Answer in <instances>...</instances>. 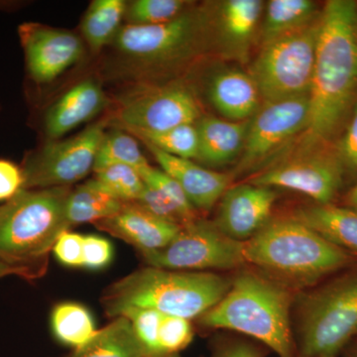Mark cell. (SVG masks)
Here are the masks:
<instances>
[{
  "label": "cell",
  "instance_id": "8992f818",
  "mask_svg": "<svg viewBox=\"0 0 357 357\" xmlns=\"http://www.w3.org/2000/svg\"><path fill=\"white\" fill-rule=\"evenodd\" d=\"M297 357L340 356L357 337V262L296 294Z\"/></svg>",
  "mask_w": 357,
  "mask_h": 357
},
{
  "label": "cell",
  "instance_id": "30bf717a",
  "mask_svg": "<svg viewBox=\"0 0 357 357\" xmlns=\"http://www.w3.org/2000/svg\"><path fill=\"white\" fill-rule=\"evenodd\" d=\"M105 130V122H98L70 139L50 140L28 154L21 166L24 189L70 187L86 177L93 171Z\"/></svg>",
  "mask_w": 357,
  "mask_h": 357
},
{
  "label": "cell",
  "instance_id": "d4e9b609",
  "mask_svg": "<svg viewBox=\"0 0 357 357\" xmlns=\"http://www.w3.org/2000/svg\"><path fill=\"white\" fill-rule=\"evenodd\" d=\"M123 204L102 189L93 178L70 190L66 204V215L70 227L96 223L114 217L121 210Z\"/></svg>",
  "mask_w": 357,
  "mask_h": 357
},
{
  "label": "cell",
  "instance_id": "836d02e7",
  "mask_svg": "<svg viewBox=\"0 0 357 357\" xmlns=\"http://www.w3.org/2000/svg\"><path fill=\"white\" fill-rule=\"evenodd\" d=\"M194 338L190 319L164 314L158 335V354H175L187 349Z\"/></svg>",
  "mask_w": 357,
  "mask_h": 357
},
{
  "label": "cell",
  "instance_id": "4fadbf2b",
  "mask_svg": "<svg viewBox=\"0 0 357 357\" xmlns=\"http://www.w3.org/2000/svg\"><path fill=\"white\" fill-rule=\"evenodd\" d=\"M310 114L309 96L263 102L248 121L243 154L236 175L262 168L307 128Z\"/></svg>",
  "mask_w": 357,
  "mask_h": 357
},
{
  "label": "cell",
  "instance_id": "74e56055",
  "mask_svg": "<svg viewBox=\"0 0 357 357\" xmlns=\"http://www.w3.org/2000/svg\"><path fill=\"white\" fill-rule=\"evenodd\" d=\"M114 249L107 238L88 234L84 238L83 268L100 270L112 262Z\"/></svg>",
  "mask_w": 357,
  "mask_h": 357
},
{
  "label": "cell",
  "instance_id": "52a82bcc",
  "mask_svg": "<svg viewBox=\"0 0 357 357\" xmlns=\"http://www.w3.org/2000/svg\"><path fill=\"white\" fill-rule=\"evenodd\" d=\"M319 23L321 16L304 29L262 45L248 70L262 102L309 96Z\"/></svg>",
  "mask_w": 357,
  "mask_h": 357
},
{
  "label": "cell",
  "instance_id": "4dcf8cb0",
  "mask_svg": "<svg viewBox=\"0 0 357 357\" xmlns=\"http://www.w3.org/2000/svg\"><path fill=\"white\" fill-rule=\"evenodd\" d=\"M95 173L100 187L123 203L135 201L144 189L140 174L129 166L112 165Z\"/></svg>",
  "mask_w": 357,
  "mask_h": 357
},
{
  "label": "cell",
  "instance_id": "7c38bea8",
  "mask_svg": "<svg viewBox=\"0 0 357 357\" xmlns=\"http://www.w3.org/2000/svg\"><path fill=\"white\" fill-rule=\"evenodd\" d=\"M201 114L194 91L184 84L172 83L131 91L121 100L117 119L128 132L156 133L197 123Z\"/></svg>",
  "mask_w": 357,
  "mask_h": 357
},
{
  "label": "cell",
  "instance_id": "f35d334b",
  "mask_svg": "<svg viewBox=\"0 0 357 357\" xmlns=\"http://www.w3.org/2000/svg\"><path fill=\"white\" fill-rule=\"evenodd\" d=\"M24 189L22 168L13 161L0 159V203L9 201Z\"/></svg>",
  "mask_w": 357,
  "mask_h": 357
},
{
  "label": "cell",
  "instance_id": "ba28073f",
  "mask_svg": "<svg viewBox=\"0 0 357 357\" xmlns=\"http://www.w3.org/2000/svg\"><path fill=\"white\" fill-rule=\"evenodd\" d=\"M208 40L210 6H206L163 24L123 26L114 42L126 57L160 68L194 57Z\"/></svg>",
  "mask_w": 357,
  "mask_h": 357
},
{
  "label": "cell",
  "instance_id": "1f68e13d",
  "mask_svg": "<svg viewBox=\"0 0 357 357\" xmlns=\"http://www.w3.org/2000/svg\"><path fill=\"white\" fill-rule=\"evenodd\" d=\"M139 174L141 178L146 184L153 185L160 192H163L167 198L177 206L178 210L184 217L187 225L201 218L199 215L198 211L192 206L191 202L185 196V192L183 191L180 184L175 178L164 172L162 169L154 168V167L149 165L144 170L141 171Z\"/></svg>",
  "mask_w": 357,
  "mask_h": 357
},
{
  "label": "cell",
  "instance_id": "d590c367",
  "mask_svg": "<svg viewBox=\"0 0 357 357\" xmlns=\"http://www.w3.org/2000/svg\"><path fill=\"white\" fill-rule=\"evenodd\" d=\"M132 203L137 204L143 210L164 222L173 223V225H178L181 227L187 225L177 206L167 198L163 192L146 183H145L144 189L141 192L140 196Z\"/></svg>",
  "mask_w": 357,
  "mask_h": 357
},
{
  "label": "cell",
  "instance_id": "6da1fadb",
  "mask_svg": "<svg viewBox=\"0 0 357 357\" xmlns=\"http://www.w3.org/2000/svg\"><path fill=\"white\" fill-rule=\"evenodd\" d=\"M357 98V2L321 8L307 128L297 154L333 144Z\"/></svg>",
  "mask_w": 357,
  "mask_h": 357
},
{
  "label": "cell",
  "instance_id": "ffe728a7",
  "mask_svg": "<svg viewBox=\"0 0 357 357\" xmlns=\"http://www.w3.org/2000/svg\"><path fill=\"white\" fill-rule=\"evenodd\" d=\"M206 91L211 105L227 121H248L261 105L255 81L243 70H218L208 79Z\"/></svg>",
  "mask_w": 357,
  "mask_h": 357
},
{
  "label": "cell",
  "instance_id": "9c48e42d",
  "mask_svg": "<svg viewBox=\"0 0 357 357\" xmlns=\"http://www.w3.org/2000/svg\"><path fill=\"white\" fill-rule=\"evenodd\" d=\"M141 256L148 266L177 271H225L246 266L244 243L225 236L213 220L202 218L183 227L165 248Z\"/></svg>",
  "mask_w": 357,
  "mask_h": 357
},
{
  "label": "cell",
  "instance_id": "b9f144b4",
  "mask_svg": "<svg viewBox=\"0 0 357 357\" xmlns=\"http://www.w3.org/2000/svg\"><path fill=\"white\" fill-rule=\"evenodd\" d=\"M342 206L357 211V181L349 188V191L345 192L342 198Z\"/></svg>",
  "mask_w": 357,
  "mask_h": 357
},
{
  "label": "cell",
  "instance_id": "277c9868",
  "mask_svg": "<svg viewBox=\"0 0 357 357\" xmlns=\"http://www.w3.org/2000/svg\"><path fill=\"white\" fill-rule=\"evenodd\" d=\"M230 285L231 279L215 272L148 266L109 285L103 291L102 305L112 319L128 307H145L191 321L215 307Z\"/></svg>",
  "mask_w": 357,
  "mask_h": 357
},
{
  "label": "cell",
  "instance_id": "2e32d148",
  "mask_svg": "<svg viewBox=\"0 0 357 357\" xmlns=\"http://www.w3.org/2000/svg\"><path fill=\"white\" fill-rule=\"evenodd\" d=\"M277 192L270 188L243 183L230 185L218 202L213 223L225 236L246 243L270 220Z\"/></svg>",
  "mask_w": 357,
  "mask_h": 357
},
{
  "label": "cell",
  "instance_id": "484cf974",
  "mask_svg": "<svg viewBox=\"0 0 357 357\" xmlns=\"http://www.w3.org/2000/svg\"><path fill=\"white\" fill-rule=\"evenodd\" d=\"M124 0H95L89 6L82 21V33L93 53L114 40L121 21L126 17Z\"/></svg>",
  "mask_w": 357,
  "mask_h": 357
},
{
  "label": "cell",
  "instance_id": "ee69618b",
  "mask_svg": "<svg viewBox=\"0 0 357 357\" xmlns=\"http://www.w3.org/2000/svg\"><path fill=\"white\" fill-rule=\"evenodd\" d=\"M146 357H182L180 354H156V356H148Z\"/></svg>",
  "mask_w": 357,
  "mask_h": 357
},
{
  "label": "cell",
  "instance_id": "f546056e",
  "mask_svg": "<svg viewBox=\"0 0 357 357\" xmlns=\"http://www.w3.org/2000/svg\"><path fill=\"white\" fill-rule=\"evenodd\" d=\"M185 0H135L126 7L128 25H157L169 22L189 10Z\"/></svg>",
  "mask_w": 357,
  "mask_h": 357
},
{
  "label": "cell",
  "instance_id": "44dd1931",
  "mask_svg": "<svg viewBox=\"0 0 357 357\" xmlns=\"http://www.w3.org/2000/svg\"><path fill=\"white\" fill-rule=\"evenodd\" d=\"M199 150L197 160L206 165L222 167L241 156L248 132V121H230L202 116L197 121Z\"/></svg>",
  "mask_w": 357,
  "mask_h": 357
},
{
  "label": "cell",
  "instance_id": "60d3db41",
  "mask_svg": "<svg viewBox=\"0 0 357 357\" xmlns=\"http://www.w3.org/2000/svg\"><path fill=\"white\" fill-rule=\"evenodd\" d=\"M11 275L20 276L21 278L26 279V280H34L32 275L26 270L10 266V265L6 264V263L0 260V279L3 278V277L11 276Z\"/></svg>",
  "mask_w": 357,
  "mask_h": 357
},
{
  "label": "cell",
  "instance_id": "7a4b0ae2",
  "mask_svg": "<svg viewBox=\"0 0 357 357\" xmlns=\"http://www.w3.org/2000/svg\"><path fill=\"white\" fill-rule=\"evenodd\" d=\"M246 265L295 292L318 285L357 262L295 218H275L244 243Z\"/></svg>",
  "mask_w": 357,
  "mask_h": 357
},
{
  "label": "cell",
  "instance_id": "f6af8a7d",
  "mask_svg": "<svg viewBox=\"0 0 357 357\" xmlns=\"http://www.w3.org/2000/svg\"><path fill=\"white\" fill-rule=\"evenodd\" d=\"M328 357H338V356H328Z\"/></svg>",
  "mask_w": 357,
  "mask_h": 357
},
{
  "label": "cell",
  "instance_id": "5bb4252c",
  "mask_svg": "<svg viewBox=\"0 0 357 357\" xmlns=\"http://www.w3.org/2000/svg\"><path fill=\"white\" fill-rule=\"evenodd\" d=\"M18 35L28 79L35 84L51 83L84 55L82 40L67 30L25 22L18 27Z\"/></svg>",
  "mask_w": 357,
  "mask_h": 357
},
{
  "label": "cell",
  "instance_id": "e0dca14e",
  "mask_svg": "<svg viewBox=\"0 0 357 357\" xmlns=\"http://www.w3.org/2000/svg\"><path fill=\"white\" fill-rule=\"evenodd\" d=\"M93 225L102 231L131 244L140 253L165 248L182 229L154 217L132 202L124 203L114 217Z\"/></svg>",
  "mask_w": 357,
  "mask_h": 357
},
{
  "label": "cell",
  "instance_id": "4316f807",
  "mask_svg": "<svg viewBox=\"0 0 357 357\" xmlns=\"http://www.w3.org/2000/svg\"><path fill=\"white\" fill-rule=\"evenodd\" d=\"M51 328L59 342L73 349L83 347L98 331L91 312L74 302L56 305L51 314Z\"/></svg>",
  "mask_w": 357,
  "mask_h": 357
},
{
  "label": "cell",
  "instance_id": "ab89813d",
  "mask_svg": "<svg viewBox=\"0 0 357 357\" xmlns=\"http://www.w3.org/2000/svg\"><path fill=\"white\" fill-rule=\"evenodd\" d=\"M215 357H264L262 347L246 340H231L215 351Z\"/></svg>",
  "mask_w": 357,
  "mask_h": 357
},
{
  "label": "cell",
  "instance_id": "5b68a950",
  "mask_svg": "<svg viewBox=\"0 0 357 357\" xmlns=\"http://www.w3.org/2000/svg\"><path fill=\"white\" fill-rule=\"evenodd\" d=\"M70 187L21 190L0 204V260L43 276L56 241L70 225L66 204Z\"/></svg>",
  "mask_w": 357,
  "mask_h": 357
},
{
  "label": "cell",
  "instance_id": "f1b7e54d",
  "mask_svg": "<svg viewBox=\"0 0 357 357\" xmlns=\"http://www.w3.org/2000/svg\"><path fill=\"white\" fill-rule=\"evenodd\" d=\"M146 144L178 158L197 159L199 150L196 123L184 124L162 132H130Z\"/></svg>",
  "mask_w": 357,
  "mask_h": 357
},
{
  "label": "cell",
  "instance_id": "8fae6325",
  "mask_svg": "<svg viewBox=\"0 0 357 357\" xmlns=\"http://www.w3.org/2000/svg\"><path fill=\"white\" fill-rule=\"evenodd\" d=\"M248 182L301 192L316 204H333L344 188L345 175L335 146L331 144L268 166Z\"/></svg>",
  "mask_w": 357,
  "mask_h": 357
},
{
  "label": "cell",
  "instance_id": "d6a6232c",
  "mask_svg": "<svg viewBox=\"0 0 357 357\" xmlns=\"http://www.w3.org/2000/svg\"><path fill=\"white\" fill-rule=\"evenodd\" d=\"M164 314L145 307H128L117 317H126L130 321L137 337L148 356L158 354V335Z\"/></svg>",
  "mask_w": 357,
  "mask_h": 357
},
{
  "label": "cell",
  "instance_id": "8d00e7d4",
  "mask_svg": "<svg viewBox=\"0 0 357 357\" xmlns=\"http://www.w3.org/2000/svg\"><path fill=\"white\" fill-rule=\"evenodd\" d=\"M83 234L66 230L61 234L53 248V252L61 264L67 267H83Z\"/></svg>",
  "mask_w": 357,
  "mask_h": 357
},
{
  "label": "cell",
  "instance_id": "7bdbcfd3",
  "mask_svg": "<svg viewBox=\"0 0 357 357\" xmlns=\"http://www.w3.org/2000/svg\"><path fill=\"white\" fill-rule=\"evenodd\" d=\"M342 357H357V337L347 345V347L340 354Z\"/></svg>",
  "mask_w": 357,
  "mask_h": 357
},
{
  "label": "cell",
  "instance_id": "e575fe53",
  "mask_svg": "<svg viewBox=\"0 0 357 357\" xmlns=\"http://www.w3.org/2000/svg\"><path fill=\"white\" fill-rule=\"evenodd\" d=\"M338 159L344 168L345 181H357V98L349 117L333 143Z\"/></svg>",
  "mask_w": 357,
  "mask_h": 357
},
{
  "label": "cell",
  "instance_id": "d6986e66",
  "mask_svg": "<svg viewBox=\"0 0 357 357\" xmlns=\"http://www.w3.org/2000/svg\"><path fill=\"white\" fill-rule=\"evenodd\" d=\"M107 103V96L100 84L93 79L81 82L47 110L45 133L51 140L58 139L84 122L91 121L105 109Z\"/></svg>",
  "mask_w": 357,
  "mask_h": 357
},
{
  "label": "cell",
  "instance_id": "603a6c76",
  "mask_svg": "<svg viewBox=\"0 0 357 357\" xmlns=\"http://www.w3.org/2000/svg\"><path fill=\"white\" fill-rule=\"evenodd\" d=\"M321 9L312 0H270L265 4L260 44L265 45L307 27L319 20Z\"/></svg>",
  "mask_w": 357,
  "mask_h": 357
},
{
  "label": "cell",
  "instance_id": "3957f363",
  "mask_svg": "<svg viewBox=\"0 0 357 357\" xmlns=\"http://www.w3.org/2000/svg\"><path fill=\"white\" fill-rule=\"evenodd\" d=\"M296 292L256 269H243L229 292L199 319L204 328L234 331L279 357H297L292 326Z\"/></svg>",
  "mask_w": 357,
  "mask_h": 357
},
{
  "label": "cell",
  "instance_id": "9a60e30c",
  "mask_svg": "<svg viewBox=\"0 0 357 357\" xmlns=\"http://www.w3.org/2000/svg\"><path fill=\"white\" fill-rule=\"evenodd\" d=\"M210 6L211 39L222 57L248 62L259 35L265 2L225 0Z\"/></svg>",
  "mask_w": 357,
  "mask_h": 357
},
{
  "label": "cell",
  "instance_id": "83f0119b",
  "mask_svg": "<svg viewBox=\"0 0 357 357\" xmlns=\"http://www.w3.org/2000/svg\"><path fill=\"white\" fill-rule=\"evenodd\" d=\"M112 165L129 166L140 173L149 163L135 138L122 130H114L105 132L103 136L96 153L93 171L96 172Z\"/></svg>",
  "mask_w": 357,
  "mask_h": 357
},
{
  "label": "cell",
  "instance_id": "cb8c5ba5",
  "mask_svg": "<svg viewBox=\"0 0 357 357\" xmlns=\"http://www.w3.org/2000/svg\"><path fill=\"white\" fill-rule=\"evenodd\" d=\"M130 321L116 317L112 323L96 331L93 337L68 357H146Z\"/></svg>",
  "mask_w": 357,
  "mask_h": 357
},
{
  "label": "cell",
  "instance_id": "ac0fdd59",
  "mask_svg": "<svg viewBox=\"0 0 357 357\" xmlns=\"http://www.w3.org/2000/svg\"><path fill=\"white\" fill-rule=\"evenodd\" d=\"M164 172L180 184L192 206L198 211H210L230 187L234 176L215 172L194 163L160 151L144 143Z\"/></svg>",
  "mask_w": 357,
  "mask_h": 357
},
{
  "label": "cell",
  "instance_id": "7402d4cb",
  "mask_svg": "<svg viewBox=\"0 0 357 357\" xmlns=\"http://www.w3.org/2000/svg\"><path fill=\"white\" fill-rule=\"evenodd\" d=\"M295 220L328 243L357 256V211L333 204H314L296 211Z\"/></svg>",
  "mask_w": 357,
  "mask_h": 357
}]
</instances>
